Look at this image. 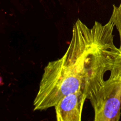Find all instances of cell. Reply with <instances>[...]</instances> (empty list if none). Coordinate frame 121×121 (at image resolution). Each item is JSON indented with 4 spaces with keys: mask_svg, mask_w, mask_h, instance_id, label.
I'll return each instance as SVG.
<instances>
[{
    "mask_svg": "<svg viewBox=\"0 0 121 121\" xmlns=\"http://www.w3.org/2000/svg\"><path fill=\"white\" fill-rule=\"evenodd\" d=\"M114 27L111 20L105 24L95 21L92 27L79 19L76 21L65 54L44 69L34 111L54 107L65 96L78 91L88 99L99 90L105 73L121 54L115 44Z\"/></svg>",
    "mask_w": 121,
    "mask_h": 121,
    "instance_id": "obj_1",
    "label": "cell"
},
{
    "mask_svg": "<svg viewBox=\"0 0 121 121\" xmlns=\"http://www.w3.org/2000/svg\"><path fill=\"white\" fill-rule=\"evenodd\" d=\"M94 110L93 121H119L121 115V80L109 78L89 98Z\"/></svg>",
    "mask_w": 121,
    "mask_h": 121,
    "instance_id": "obj_2",
    "label": "cell"
},
{
    "mask_svg": "<svg viewBox=\"0 0 121 121\" xmlns=\"http://www.w3.org/2000/svg\"><path fill=\"white\" fill-rule=\"evenodd\" d=\"M87 96L80 91L63 98L55 106L56 121H82L83 107Z\"/></svg>",
    "mask_w": 121,
    "mask_h": 121,
    "instance_id": "obj_3",
    "label": "cell"
},
{
    "mask_svg": "<svg viewBox=\"0 0 121 121\" xmlns=\"http://www.w3.org/2000/svg\"><path fill=\"white\" fill-rule=\"evenodd\" d=\"M117 28L120 37V47L121 51V1L118 6L113 5V11L110 20Z\"/></svg>",
    "mask_w": 121,
    "mask_h": 121,
    "instance_id": "obj_4",
    "label": "cell"
},
{
    "mask_svg": "<svg viewBox=\"0 0 121 121\" xmlns=\"http://www.w3.org/2000/svg\"><path fill=\"white\" fill-rule=\"evenodd\" d=\"M110 72L109 78L121 80V54L116 58Z\"/></svg>",
    "mask_w": 121,
    "mask_h": 121,
    "instance_id": "obj_5",
    "label": "cell"
}]
</instances>
